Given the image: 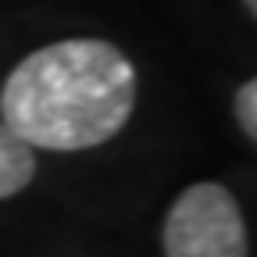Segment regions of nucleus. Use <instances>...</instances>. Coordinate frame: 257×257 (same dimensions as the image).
Returning <instances> with one entry per match:
<instances>
[{
	"instance_id": "1",
	"label": "nucleus",
	"mask_w": 257,
	"mask_h": 257,
	"mask_svg": "<svg viewBox=\"0 0 257 257\" xmlns=\"http://www.w3.org/2000/svg\"><path fill=\"white\" fill-rule=\"evenodd\" d=\"M136 111V64L96 36L25 54L0 86V118L32 150L79 154L114 140Z\"/></svg>"
},
{
	"instance_id": "2",
	"label": "nucleus",
	"mask_w": 257,
	"mask_h": 257,
	"mask_svg": "<svg viewBox=\"0 0 257 257\" xmlns=\"http://www.w3.org/2000/svg\"><path fill=\"white\" fill-rule=\"evenodd\" d=\"M165 257H250L243 207L221 182L186 186L165 214Z\"/></svg>"
},
{
	"instance_id": "3",
	"label": "nucleus",
	"mask_w": 257,
	"mask_h": 257,
	"mask_svg": "<svg viewBox=\"0 0 257 257\" xmlns=\"http://www.w3.org/2000/svg\"><path fill=\"white\" fill-rule=\"evenodd\" d=\"M36 179V150L0 118V200H11Z\"/></svg>"
},
{
	"instance_id": "4",
	"label": "nucleus",
	"mask_w": 257,
	"mask_h": 257,
	"mask_svg": "<svg viewBox=\"0 0 257 257\" xmlns=\"http://www.w3.org/2000/svg\"><path fill=\"white\" fill-rule=\"evenodd\" d=\"M232 111H236V121L239 128L257 143V75L246 79L239 89H236V100H232Z\"/></svg>"
},
{
	"instance_id": "5",
	"label": "nucleus",
	"mask_w": 257,
	"mask_h": 257,
	"mask_svg": "<svg viewBox=\"0 0 257 257\" xmlns=\"http://www.w3.org/2000/svg\"><path fill=\"white\" fill-rule=\"evenodd\" d=\"M243 4H246V8H250V15L257 18V0H243Z\"/></svg>"
}]
</instances>
